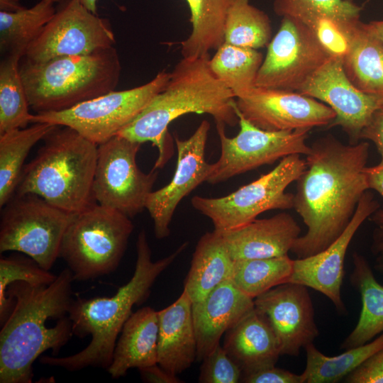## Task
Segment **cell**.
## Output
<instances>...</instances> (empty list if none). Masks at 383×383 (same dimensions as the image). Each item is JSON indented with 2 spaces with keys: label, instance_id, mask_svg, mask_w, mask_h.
I'll use <instances>...</instances> for the list:
<instances>
[{
  "label": "cell",
  "instance_id": "cell-1",
  "mask_svg": "<svg viewBox=\"0 0 383 383\" xmlns=\"http://www.w3.org/2000/svg\"><path fill=\"white\" fill-rule=\"evenodd\" d=\"M369 143L344 144L332 135L315 140L297 179L293 209L307 227L291 252L297 258L328 247L345 230L368 189L363 172Z\"/></svg>",
  "mask_w": 383,
  "mask_h": 383
},
{
  "label": "cell",
  "instance_id": "cell-2",
  "mask_svg": "<svg viewBox=\"0 0 383 383\" xmlns=\"http://www.w3.org/2000/svg\"><path fill=\"white\" fill-rule=\"evenodd\" d=\"M73 280L66 268L49 285L16 281L9 286L14 305L0 331L1 383H30L34 361L49 349L57 355L69 340Z\"/></svg>",
  "mask_w": 383,
  "mask_h": 383
},
{
  "label": "cell",
  "instance_id": "cell-3",
  "mask_svg": "<svg viewBox=\"0 0 383 383\" xmlns=\"http://www.w3.org/2000/svg\"><path fill=\"white\" fill-rule=\"evenodd\" d=\"M209 55L183 57L170 72L165 89L118 135L133 141L150 142L158 150L152 170L162 168L172 155L169 125L187 113H207L216 125L239 122L232 91L211 72Z\"/></svg>",
  "mask_w": 383,
  "mask_h": 383
},
{
  "label": "cell",
  "instance_id": "cell-4",
  "mask_svg": "<svg viewBox=\"0 0 383 383\" xmlns=\"http://www.w3.org/2000/svg\"><path fill=\"white\" fill-rule=\"evenodd\" d=\"M187 244L183 243L170 255L153 262L146 233L142 230L136 243L135 268L129 282L111 297L78 298L72 301L68 313L72 334L79 338L91 335L89 344L70 356H43L40 358V362L69 371L87 367L108 370L117 337L132 314L133 306L145 301L156 279L186 249Z\"/></svg>",
  "mask_w": 383,
  "mask_h": 383
},
{
  "label": "cell",
  "instance_id": "cell-5",
  "mask_svg": "<svg viewBox=\"0 0 383 383\" xmlns=\"http://www.w3.org/2000/svg\"><path fill=\"white\" fill-rule=\"evenodd\" d=\"M25 165L16 194H33L70 213L96 204L93 182L98 145L75 130L57 126Z\"/></svg>",
  "mask_w": 383,
  "mask_h": 383
},
{
  "label": "cell",
  "instance_id": "cell-6",
  "mask_svg": "<svg viewBox=\"0 0 383 383\" xmlns=\"http://www.w3.org/2000/svg\"><path fill=\"white\" fill-rule=\"evenodd\" d=\"M121 70L113 46L42 62L23 59L19 66L29 106L36 113L66 110L113 91Z\"/></svg>",
  "mask_w": 383,
  "mask_h": 383
},
{
  "label": "cell",
  "instance_id": "cell-7",
  "mask_svg": "<svg viewBox=\"0 0 383 383\" xmlns=\"http://www.w3.org/2000/svg\"><path fill=\"white\" fill-rule=\"evenodd\" d=\"M133 228L128 216L96 203L74 216L64 233L59 257L74 280L108 274L118 267Z\"/></svg>",
  "mask_w": 383,
  "mask_h": 383
},
{
  "label": "cell",
  "instance_id": "cell-8",
  "mask_svg": "<svg viewBox=\"0 0 383 383\" xmlns=\"http://www.w3.org/2000/svg\"><path fill=\"white\" fill-rule=\"evenodd\" d=\"M305 168V160L300 155H291L281 159L270 172L226 196H194L191 203L211 221L214 230H233L252 222L265 211L293 209L294 194L286 189Z\"/></svg>",
  "mask_w": 383,
  "mask_h": 383
},
{
  "label": "cell",
  "instance_id": "cell-9",
  "mask_svg": "<svg viewBox=\"0 0 383 383\" xmlns=\"http://www.w3.org/2000/svg\"><path fill=\"white\" fill-rule=\"evenodd\" d=\"M2 208L1 253L11 250L24 253L50 270L59 257L64 233L76 214L33 194H15Z\"/></svg>",
  "mask_w": 383,
  "mask_h": 383
},
{
  "label": "cell",
  "instance_id": "cell-10",
  "mask_svg": "<svg viewBox=\"0 0 383 383\" xmlns=\"http://www.w3.org/2000/svg\"><path fill=\"white\" fill-rule=\"evenodd\" d=\"M170 77V72L162 70L143 85L113 90L66 110L32 114L30 123L70 127L99 145L129 125L165 89Z\"/></svg>",
  "mask_w": 383,
  "mask_h": 383
},
{
  "label": "cell",
  "instance_id": "cell-11",
  "mask_svg": "<svg viewBox=\"0 0 383 383\" xmlns=\"http://www.w3.org/2000/svg\"><path fill=\"white\" fill-rule=\"evenodd\" d=\"M240 131L233 138L225 132V126L216 125L220 139L221 155L211 164L206 182L215 184L272 164L291 155H306L310 146L306 144L309 130L268 131L260 129L245 119L236 109Z\"/></svg>",
  "mask_w": 383,
  "mask_h": 383
},
{
  "label": "cell",
  "instance_id": "cell-12",
  "mask_svg": "<svg viewBox=\"0 0 383 383\" xmlns=\"http://www.w3.org/2000/svg\"><path fill=\"white\" fill-rule=\"evenodd\" d=\"M142 143L116 135L98 145L93 194L97 204L131 218L145 209L157 170L144 173L136 156Z\"/></svg>",
  "mask_w": 383,
  "mask_h": 383
},
{
  "label": "cell",
  "instance_id": "cell-13",
  "mask_svg": "<svg viewBox=\"0 0 383 383\" xmlns=\"http://www.w3.org/2000/svg\"><path fill=\"white\" fill-rule=\"evenodd\" d=\"M331 57L308 26L283 17L267 45L255 87L297 91Z\"/></svg>",
  "mask_w": 383,
  "mask_h": 383
},
{
  "label": "cell",
  "instance_id": "cell-14",
  "mask_svg": "<svg viewBox=\"0 0 383 383\" xmlns=\"http://www.w3.org/2000/svg\"><path fill=\"white\" fill-rule=\"evenodd\" d=\"M23 58L42 62L52 58L85 55L113 46L110 21L84 6L79 0H65Z\"/></svg>",
  "mask_w": 383,
  "mask_h": 383
},
{
  "label": "cell",
  "instance_id": "cell-15",
  "mask_svg": "<svg viewBox=\"0 0 383 383\" xmlns=\"http://www.w3.org/2000/svg\"><path fill=\"white\" fill-rule=\"evenodd\" d=\"M237 111L256 127L268 131H292L328 126L335 111L328 105L297 91L255 87L235 99Z\"/></svg>",
  "mask_w": 383,
  "mask_h": 383
},
{
  "label": "cell",
  "instance_id": "cell-16",
  "mask_svg": "<svg viewBox=\"0 0 383 383\" xmlns=\"http://www.w3.org/2000/svg\"><path fill=\"white\" fill-rule=\"evenodd\" d=\"M297 92L326 103L335 113L328 126H340L357 143L360 133L377 110L382 109L374 97L357 89L347 77L343 59L331 56L302 85Z\"/></svg>",
  "mask_w": 383,
  "mask_h": 383
},
{
  "label": "cell",
  "instance_id": "cell-17",
  "mask_svg": "<svg viewBox=\"0 0 383 383\" xmlns=\"http://www.w3.org/2000/svg\"><path fill=\"white\" fill-rule=\"evenodd\" d=\"M209 130V122L204 120L189 138L182 140L174 137L177 150L174 174L167 185L152 191L145 202V209L153 221L155 235L157 239L170 235V225L181 201L206 182L211 169V164L205 159Z\"/></svg>",
  "mask_w": 383,
  "mask_h": 383
},
{
  "label": "cell",
  "instance_id": "cell-18",
  "mask_svg": "<svg viewBox=\"0 0 383 383\" xmlns=\"http://www.w3.org/2000/svg\"><path fill=\"white\" fill-rule=\"evenodd\" d=\"M277 338L281 355L296 357L319 335L307 287L296 283L278 285L254 299Z\"/></svg>",
  "mask_w": 383,
  "mask_h": 383
},
{
  "label": "cell",
  "instance_id": "cell-19",
  "mask_svg": "<svg viewBox=\"0 0 383 383\" xmlns=\"http://www.w3.org/2000/svg\"><path fill=\"white\" fill-rule=\"evenodd\" d=\"M379 208L373 194L365 192L343 233L322 251L294 260L293 272L289 282L310 287L328 297L340 313L346 312L341 297L344 261L348 246L364 221ZM288 282V283H289Z\"/></svg>",
  "mask_w": 383,
  "mask_h": 383
},
{
  "label": "cell",
  "instance_id": "cell-20",
  "mask_svg": "<svg viewBox=\"0 0 383 383\" xmlns=\"http://www.w3.org/2000/svg\"><path fill=\"white\" fill-rule=\"evenodd\" d=\"M255 307L231 279L214 288L204 299L192 303L196 338V359L202 360L218 345L223 334Z\"/></svg>",
  "mask_w": 383,
  "mask_h": 383
},
{
  "label": "cell",
  "instance_id": "cell-21",
  "mask_svg": "<svg viewBox=\"0 0 383 383\" xmlns=\"http://www.w3.org/2000/svg\"><path fill=\"white\" fill-rule=\"evenodd\" d=\"M221 233L235 261L288 255L300 236L301 228L292 215L281 212Z\"/></svg>",
  "mask_w": 383,
  "mask_h": 383
},
{
  "label": "cell",
  "instance_id": "cell-22",
  "mask_svg": "<svg viewBox=\"0 0 383 383\" xmlns=\"http://www.w3.org/2000/svg\"><path fill=\"white\" fill-rule=\"evenodd\" d=\"M223 347L242 377L275 366L282 355L270 323L255 307L226 332Z\"/></svg>",
  "mask_w": 383,
  "mask_h": 383
},
{
  "label": "cell",
  "instance_id": "cell-23",
  "mask_svg": "<svg viewBox=\"0 0 383 383\" xmlns=\"http://www.w3.org/2000/svg\"><path fill=\"white\" fill-rule=\"evenodd\" d=\"M157 364L177 376L196 359L192 301L186 290L171 305L157 311Z\"/></svg>",
  "mask_w": 383,
  "mask_h": 383
},
{
  "label": "cell",
  "instance_id": "cell-24",
  "mask_svg": "<svg viewBox=\"0 0 383 383\" xmlns=\"http://www.w3.org/2000/svg\"><path fill=\"white\" fill-rule=\"evenodd\" d=\"M157 311L143 307L132 313L116 341L108 372L113 378L124 376L132 368L138 370L157 363Z\"/></svg>",
  "mask_w": 383,
  "mask_h": 383
},
{
  "label": "cell",
  "instance_id": "cell-25",
  "mask_svg": "<svg viewBox=\"0 0 383 383\" xmlns=\"http://www.w3.org/2000/svg\"><path fill=\"white\" fill-rule=\"evenodd\" d=\"M344 32L349 42L343 58L345 72L357 89L376 98L383 110V43L360 21Z\"/></svg>",
  "mask_w": 383,
  "mask_h": 383
},
{
  "label": "cell",
  "instance_id": "cell-26",
  "mask_svg": "<svg viewBox=\"0 0 383 383\" xmlns=\"http://www.w3.org/2000/svg\"><path fill=\"white\" fill-rule=\"evenodd\" d=\"M233 265L221 233L213 230L204 234L196 244L184 284L192 303L202 300L221 283L231 279Z\"/></svg>",
  "mask_w": 383,
  "mask_h": 383
},
{
  "label": "cell",
  "instance_id": "cell-27",
  "mask_svg": "<svg viewBox=\"0 0 383 383\" xmlns=\"http://www.w3.org/2000/svg\"><path fill=\"white\" fill-rule=\"evenodd\" d=\"M353 262L350 281L360 294L362 308L355 327L340 345L345 350L363 345L383 333V285L364 256L354 252Z\"/></svg>",
  "mask_w": 383,
  "mask_h": 383
},
{
  "label": "cell",
  "instance_id": "cell-28",
  "mask_svg": "<svg viewBox=\"0 0 383 383\" xmlns=\"http://www.w3.org/2000/svg\"><path fill=\"white\" fill-rule=\"evenodd\" d=\"M191 13L192 31L181 43L183 57L209 55L224 43V27L232 0H186Z\"/></svg>",
  "mask_w": 383,
  "mask_h": 383
},
{
  "label": "cell",
  "instance_id": "cell-29",
  "mask_svg": "<svg viewBox=\"0 0 383 383\" xmlns=\"http://www.w3.org/2000/svg\"><path fill=\"white\" fill-rule=\"evenodd\" d=\"M57 126L33 123L30 127L0 134V206L15 194L30 149Z\"/></svg>",
  "mask_w": 383,
  "mask_h": 383
},
{
  "label": "cell",
  "instance_id": "cell-30",
  "mask_svg": "<svg viewBox=\"0 0 383 383\" xmlns=\"http://www.w3.org/2000/svg\"><path fill=\"white\" fill-rule=\"evenodd\" d=\"M51 0H40L31 8L0 11V50L4 55L23 57L29 45L56 13Z\"/></svg>",
  "mask_w": 383,
  "mask_h": 383
},
{
  "label": "cell",
  "instance_id": "cell-31",
  "mask_svg": "<svg viewBox=\"0 0 383 383\" xmlns=\"http://www.w3.org/2000/svg\"><path fill=\"white\" fill-rule=\"evenodd\" d=\"M263 55L255 49L223 43L209 65L213 75L230 89L235 98L255 87Z\"/></svg>",
  "mask_w": 383,
  "mask_h": 383
},
{
  "label": "cell",
  "instance_id": "cell-32",
  "mask_svg": "<svg viewBox=\"0 0 383 383\" xmlns=\"http://www.w3.org/2000/svg\"><path fill=\"white\" fill-rule=\"evenodd\" d=\"M382 348L383 333L363 345L332 357L323 354L313 343H310L304 348L306 363L301 373L304 383L338 382Z\"/></svg>",
  "mask_w": 383,
  "mask_h": 383
},
{
  "label": "cell",
  "instance_id": "cell-33",
  "mask_svg": "<svg viewBox=\"0 0 383 383\" xmlns=\"http://www.w3.org/2000/svg\"><path fill=\"white\" fill-rule=\"evenodd\" d=\"M294 260L288 255L234 261L231 279L248 296L255 299L271 289L288 283Z\"/></svg>",
  "mask_w": 383,
  "mask_h": 383
},
{
  "label": "cell",
  "instance_id": "cell-34",
  "mask_svg": "<svg viewBox=\"0 0 383 383\" xmlns=\"http://www.w3.org/2000/svg\"><path fill=\"white\" fill-rule=\"evenodd\" d=\"M18 55L4 56L0 63V134L26 128L32 114L21 79Z\"/></svg>",
  "mask_w": 383,
  "mask_h": 383
},
{
  "label": "cell",
  "instance_id": "cell-35",
  "mask_svg": "<svg viewBox=\"0 0 383 383\" xmlns=\"http://www.w3.org/2000/svg\"><path fill=\"white\" fill-rule=\"evenodd\" d=\"M250 1L232 0L225 23L224 42L257 50L271 41L272 26L267 14Z\"/></svg>",
  "mask_w": 383,
  "mask_h": 383
},
{
  "label": "cell",
  "instance_id": "cell-36",
  "mask_svg": "<svg viewBox=\"0 0 383 383\" xmlns=\"http://www.w3.org/2000/svg\"><path fill=\"white\" fill-rule=\"evenodd\" d=\"M273 10L279 16L294 18L309 27L320 18H328L344 31L360 21L362 8L351 0H274Z\"/></svg>",
  "mask_w": 383,
  "mask_h": 383
},
{
  "label": "cell",
  "instance_id": "cell-37",
  "mask_svg": "<svg viewBox=\"0 0 383 383\" xmlns=\"http://www.w3.org/2000/svg\"><path fill=\"white\" fill-rule=\"evenodd\" d=\"M57 276L42 268L32 258L11 255L0 259V323H4L10 315L14 301L9 299L6 291L16 281H24L34 285H49Z\"/></svg>",
  "mask_w": 383,
  "mask_h": 383
},
{
  "label": "cell",
  "instance_id": "cell-38",
  "mask_svg": "<svg viewBox=\"0 0 383 383\" xmlns=\"http://www.w3.org/2000/svg\"><path fill=\"white\" fill-rule=\"evenodd\" d=\"M241 378V370L223 345H218L202 360L199 377L200 383H237Z\"/></svg>",
  "mask_w": 383,
  "mask_h": 383
},
{
  "label": "cell",
  "instance_id": "cell-39",
  "mask_svg": "<svg viewBox=\"0 0 383 383\" xmlns=\"http://www.w3.org/2000/svg\"><path fill=\"white\" fill-rule=\"evenodd\" d=\"M331 56L343 58L348 52V38L341 27L328 18L317 19L310 27Z\"/></svg>",
  "mask_w": 383,
  "mask_h": 383
},
{
  "label": "cell",
  "instance_id": "cell-40",
  "mask_svg": "<svg viewBox=\"0 0 383 383\" xmlns=\"http://www.w3.org/2000/svg\"><path fill=\"white\" fill-rule=\"evenodd\" d=\"M344 380L348 383H383V348L370 356Z\"/></svg>",
  "mask_w": 383,
  "mask_h": 383
},
{
  "label": "cell",
  "instance_id": "cell-41",
  "mask_svg": "<svg viewBox=\"0 0 383 383\" xmlns=\"http://www.w3.org/2000/svg\"><path fill=\"white\" fill-rule=\"evenodd\" d=\"M240 382L246 383H304L301 374L272 366L243 376Z\"/></svg>",
  "mask_w": 383,
  "mask_h": 383
},
{
  "label": "cell",
  "instance_id": "cell-42",
  "mask_svg": "<svg viewBox=\"0 0 383 383\" xmlns=\"http://www.w3.org/2000/svg\"><path fill=\"white\" fill-rule=\"evenodd\" d=\"M370 220L374 226L371 250L375 257V268L383 274V209L374 211Z\"/></svg>",
  "mask_w": 383,
  "mask_h": 383
},
{
  "label": "cell",
  "instance_id": "cell-43",
  "mask_svg": "<svg viewBox=\"0 0 383 383\" xmlns=\"http://www.w3.org/2000/svg\"><path fill=\"white\" fill-rule=\"evenodd\" d=\"M360 139L373 142L383 159V110L374 112L372 118L360 133Z\"/></svg>",
  "mask_w": 383,
  "mask_h": 383
},
{
  "label": "cell",
  "instance_id": "cell-44",
  "mask_svg": "<svg viewBox=\"0 0 383 383\" xmlns=\"http://www.w3.org/2000/svg\"><path fill=\"white\" fill-rule=\"evenodd\" d=\"M141 378L151 383H180L177 376L172 375L162 368L157 363L139 370Z\"/></svg>",
  "mask_w": 383,
  "mask_h": 383
},
{
  "label": "cell",
  "instance_id": "cell-45",
  "mask_svg": "<svg viewBox=\"0 0 383 383\" xmlns=\"http://www.w3.org/2000/svg\"><path fill=\"white\" fill-rule=\"evenodd\" d=\"M363 172L368 189L376 191L383 198V159L374 166H366Z\"/></svg>",
  "mask_w": 383,
  "mask_h": 383
},
{
  "label": "cell",
  "instance_id": "cell-46",
  "mask_svg": "<svg viewBox=\"0 0 383 383\" xmlns=\"http://www.w3.org/2000/svg\"><path fill=\"white\" fill-rule=\"evenodd\" d=\"M364 28L383 43V21H372L362 23Z\"/></svg>",
  "mask_w": 383,
  "mask_h": 383
},
{
  "label": "cell",
  "instance_id": "cell-47",
  "mask_svg": "<svg viewBox=\"0 0 383 383\" xmlns=\"http://www.w3.org/2000/svg\"><path fill=\"white\" fill-rule=\"evenodd\" d=\"M20 0H0V9L4 11H16L22 9L23 7L20 3ZM53 2H62L65 0H51Z\"/></svg>",
  "mask_w": 383,
  "mask_h": 383
},
{
  "label": "cell",
  "instance_id": "cell-48",
  "mask_svg": "<svg viewBox=\"0 0 383 383\" xmlns=\"http://www.w3.org/2000/svg\"><path fill=\"white\" fill-rule=\"evenodd\" d=\"M80 3L89 11L96 14V1L97 0H79Z\"/></svg>",
  "mask_w": 383,
  "mask_h": 383
}]
</instances>
